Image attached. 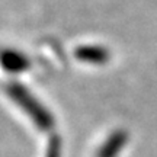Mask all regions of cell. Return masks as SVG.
<instances>
[{
  "label": "cell",
  "instance_id": "3957f363",
  "mask_svg": "<svg viewBox=\"0 0 157 157\" xmlns=\"http://www.w3.org/2000/svg\"><path fill=\"white\" fill-rule=\"evenodd\" d=\"M74 54L77 60L89 64H105L109 61V51L98 45H82Z\"/></svg>",
  "mask_w": 157,
  "mask_h": 157
},
{
  "label": "cell",
  "instance_id": "5b68a950",
  "mask_svg": "<svg viewBox=\"0 0 157 157\" xmlns=\"http://www.w3.org/2000/svg\"><path fill=\"white\" fill-rule=\"evenodd\" d=\"M61 140L58 135H52L48 143L47 148V157H60L61 156Z\"/></svg>",
  "mask_w": 157,
  "mask_h": 157
},
{
  "label": "cell",
  "instance_id": "277c9868",
  "mask_svg": "<svg viewBox=\"0 0 157 157\" xmlns=\"http://www.w3.org/2000/svg\"><path fill=\"white\" fill-rule=\"evenodd\" d=\"M127 141H128V134L125 131H122V129L115 131L108 137V140L99 148L96 157H118L121 150L125 147Z\"/></svg>",
  "mask_w": 157,
  "mask_h": 157
},
{
  "label": "cell",
  "instance_id": "7a4b0ae2",
  "mask_svg": "<svg viewBox=\"0 0 157 157\" xmlns=\"http://www.w3.org/2000/svg\"><path fill=\"white\" fill-rule=\"evenodd\" d=\"M0 66L5 71L12 74L23 73L31 66L29 58L21 51L16 50H3L0 51Z\"/></svg>",
  "mask_w": 157,
  "mask_h": 157
},
{
  "label": "cell",
  "instance_id": "6da1fadb",
  "mask_svg": "<svg viewBox=\"0 0 157 157\" xmlns=\"http://www.w3.org/2000/svg\"><path fill=\"white\" fill-rule=\"evenodd\" d=\"M7 95L10 96V99L17 106H21L23 112L26 113L34 124L42 131H48L54 127V118L51 117V113L45 109L26 87H23L22 84L12 82L6 87Z\"/></svg>",
  "mask_w": 157,
  "mask_h": 157
}]
</instances>
